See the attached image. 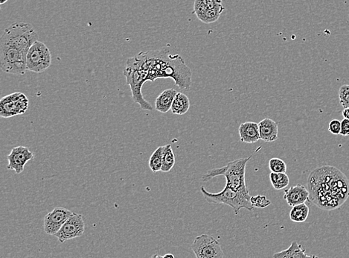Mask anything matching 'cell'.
Instances as JSON below:
<instances>
[{"mask_svg": "<svg viewBox=\"0 0 349 258\" xmlns=\"http://www.w3.org/2000/svg\"><path fill=\"white\" fill-rule=\"evenodd\" d=\"M309 201L321 209L332 211L349 197V180L335 166H322L310 173L308 178Z\"/></svg>", "mask_w": 349, "mask_h": 258, "instance_id": "cell-1", "label": "cell"}, {"mask_svg": "<svg viewBox=\"0 0 349 258\" xmlns=\"http://www.w3.org/2000/svg\"><path fill=\"white\" fill-rule=\"evenodd\" d=\"M37 40L38 34L29 23L17 22L6 28L0 43L2 71L13 75L26 74V57Z\"/></svg>", "mask_w": 349, "mask_h": 258, "instance_id": "cell-2", "label": "cell"}, {"mask_svg": "<svg viewBox=\"0 0 349 258\" xmlns=\"http://www.w3.org/2000/svg\"><path fill=\"white\" fill-rule=\"evenodd\" d=\"M143 71L146 81L172 79L181 90H188L192 83V73L182 56L171 55L168 50L141 52L133 57Z\"/></svg>", "mask_w": 349, "mask_h": 258, "instance_id": "cell-3", "label": "cell"}, {"mask_svg": "<svg viewBox=\"0 0 349 258\" xmlns=\"http://www.w3.org/2000/svg\"><path fill=\"white\" fill-rule=\"evenodd\" d=\"M251 158L252 155L248 158L235 160L223 167L210 169L202 175V180L206 182L216 177L223 175L227 180L225 186L239 192H249L246 185L245 174L246 166Z\"/></svg>", "mask_w": 349, "mask_h": 258, "instance_id": "cell-4", "label": "cell"}, {"mask_svg": "<svg viewBox=\"0 0 349 258\" xmlns=\"http://www.w3.org/2000/svg\"><path fill=\"white\" fill-rule=\"evenodd\" d=\"M200 191L207 203L228 205L233 208L235 214L243 208L249 211L255 208L251 204L249 192H239L227 186L218 194L208 192L204 186H201Z\"/></svg>", "mask_w": 349, "mask_h": 258, "instance_id": "cell-5", "label": "cell"}, {"mask_svg": "<svg viewBox=\"0 0 349 258\" xmlns=\"http://www.w3.org/2000/svg\"><path fill=\"white\" fill-rule=\"evenodd\" d=\"M124 74L127 80V85L130 87L134 102L138 104L142 109L145 111H152L153 107L144 99L142 93V88L145 82H147L146 76L137 66L133 57L127 60L124 68Z\"/></svg>", "mask_w": 349, "mask_h": 258, "instance_id": "cell-6", "label": "cell"}, {"mask_svg": "<svg viewBox=\"0 0 349 258\" xmlns=\"http://www.w3.org/2000/svg\"><path fill=\"white\" fill-rule=\"evenodd\" d=\"M51 55L45 43L37 40L29 49L26 57L27 71L41 74L51 66Z\"/></svg>", "mask_w": 349, "mask_h": 258, "instance_id": "cell-7", "label": "cell"}, {"mask_svg": "<svg viewBox=\"0 0 349 258\" xmlns=\"http://www.w3.org/2000/svg\"><path fill=\"white\" fill-rule=\"evenodd\" d=\"M191 248L196 258H224V251L219 241L208 234H201L196 237Z\"/></svg>", "mask_w": 349, "mask_h": 258, "instance_id": "cell-8", "label": "cell"}, {"mask_svg": "<svg viewBox=\"0 0 349 258\" xmlns=\"http://www.w3.org/2000/svg\"><path fill=\"white\" fill-rule=\"evenodd\" d=\"M29 105V99L24 93H12L2 98L0 115L3 118H10L23 114L27 111Z\"/></svg>", "mask_w": 349, "mask_h": 258, "instance_id": "cell-9", "label": "cell"}, {"mask_svg": "<svg viewBox=\"0 0 349 258\" xmlns=\"http://www.w3.org/2000/svg\"><path fill=\"white\" fill-rule=\"evenodd\" d=\"M84 231L85 223L83 215L73 213L54 237H57L59 242L63 243L65 241L82 237Z\"/></svg>", "mask_w": 349, "mask_h": 258, "instance_id": "cell-10", "label": "cell"}, {"mask_svg": "<svg viewBox=\"0 0 349 258\" xmlns=\"http://www.w3.org/2000/svg\"><path fill=\"white\" fill-rule=\"evenodd\" d=\"M73 212L62 207H57L48 213L43 220V229L49 235H55Z\"/></svg>", "mask_w": 349, "mask_h": 258, "instance_id": "cell-11", "label": "cell"}, {"mask_svg": "<svg viewBox=\"0 0 349 258\" xmlns=\"http://www.w3.org/2000/svg\"><path fill=\"white\" fill-rule=\"evenodd\" d=\"M34 157L33 152L26 147H17L11 151L7 156L9 165L7 169L20 174L24 169L25 165Z\"/></svg>", "mask_w": 349, "mask_h": 258, "instance_id": "cell-12", "label": "cell"}, {"mask_svg": "<svg viewBox=\"0 0 349 258\" xmlns=\"http://www.w3.org/2000/svg\"><path fill=\"white\" fill-rule=\"evenodd\" d=\"M310 194L308 188L302 184L291 186L285 191L284 199L291 207L305 203L309 200Z\"/></svg>", "mask_w": 349, "mask_h": 258, "instance_id": "cell-13", "label": "cell"}, {"mask_svg": "<svg viewBox=\"0 0 349 258\" xmlns=\"http://www.w3.org/2000/svg\"><path fill=\"white\" fill-rule=\"evenodd\" d=\"M240 140L246 144H255L261 140L258 123L254 122H246L240 125L238 128Z\"/></svg>", "mask_w": 349, "mask_h": 258, "instance_id": "cell-14", "label": "cell"}, {"mask_svg": "<svg viewBox=\"0 0 349 258\" xmlns=\"http://www.w3.org/2000/svg\"><path fill=\"white\" fill-rule=\"evenodd\" d=\"M258 128L261 140L264 142H274L278 140V125L272 119L269 118L263 119L258 123Z\"/></svg>", "mask_w": 349, "mask_h": 258, "instance_id": "cell-15", "label": "cell"}, {"mask_svg": "<svg viewBox=\"0 0 349 258\" xmlns=\"http://www.w3.org/2000/svg\"><path fill=\"white\" fill-rule=\"evenodd\" d=\"M177 92L176 90L167 89L160 93V96L156 99L155 108L157 111L161 113H167L171 109L173 102Z\"/></svg>", "mask_w": 349, "mask_h": 258, "instance_id": "cell-16", "label": "cell"}, {"mask_svg": "<svg viewBox=\"0 0 349 258\" xmlns=\"http://www.w3.org/2000/svg\"><path fill=\"white\" fill-rule=\"evenodd\" d=\"M273 258H319L316 255H308L302 245L294 241L291 246L284 251L275 253Z\"/></svg>", "mask_w": 349, "mask_h": 258, "instance_id": "cell-17", "label": "cell"}, {"mask_svg": "<svg viewBox=\"0 0 349 258\" xmlns=\"http://www.w3.org/2000/svg\"><path fill=\"white\" fill-rule=\"evenodd\" d=\"M190 108V100L183 93H177L171 106V111L174 114L183 115Z\"/></svg>", "mask_w": 349, "mask_h": 258, "instance_id": "cell-18", "label": "cell"}, {"mask_svg": "<svg viewBox=\"0 0 349 258\" xmlns=\"http://www.w3.org/2000/svg\"><path fill=\"white\" fill-rule=\"evenodd\" d=\"M309 207L305 203L292 207L290 212V218L294 222H304L306 221L309 215Z\"/></svg>", "mask_w": 349, "mask_h": 258, "instance_id": "cell-19", "label": "cell"}, {"mask_svg": "<svg viewBox=\"0 0 349 258\" xmlns=\"http://www.w3.org/2000/svg\"><path fill=\"white\" fill-rule=\"evenodd\" d=\"M222 6V0H195L194 6V14L198 17L208 9H215Z\"/></svg>", "mask_w": 349, "mask_h": 258, "instance_id": "cell-20", "label": "cell"}, {"mask_svg": "<svg viewBox=\"0 0 349 258\" xmlns=\"http://www.w3.org/2000/svg\"><path fill=\"white\" fill-rule=\"evenodd\" d=\"M163 153H164V147H159L154 151L149 159V167L153 172H157L161 171L163 166Z\"/></svg>", "mask_w": 349, "mask_h": 258, "instance_id": "cell-21", "label": "cell"}, {"mask_svg": "<svg viewBox=\"0 0 349 258\" xmlns=\"http://www.w3.org/2000/svg\"><path fill=\"white\" fill-rule=\"evenodd\" d=\"M175 155L171 145L164 146V153H163V166L162 172H168L175 165Z\"/></svg>", "mask_w": 349, "mask_h": 258, "instance_id": "cell-22", "label": "cell"}, {"mask_svg": "<svg viewBox=\"0 0 349 258\" xmlns=\"http://www.w3.org/2000/svg\"><path fill=\"white\" fill-rule=\"evenodd\" d=\"M224 10H225V8L222 5V6H218V7L215 8V9H208V10L205 11L204 13L197 17V18L201 20L202 23H207V24L213 23L219 19L221 13Z\"/></svg>", "mask_w": 349, "mask_h": 258, "instance_id": "cell-23", "label": "cell"}, {"mask_svg": "<svg viewBox=\"0 0 349 258\" xmlns=\"http://www.w3.org/2000/svg\"><path fill=\"white\" fill-rule=\"evenodd\" d=\"M269 180L274 189L276 190L285 189L290 183L289 177L286 173L271 172L269 174Z\"/></svg>", "mask_w": 349, "mask_h": 258, "instance_id": "cell-24", "label": "cell"}, {"mask_svg": "<svg viewBox=\"0 0 349 258\" xmlns=\"http://www.w3.org/2000/svg\"><path fill=\"white\" fill-rule=\"evenodd\" d=\"M269 168L271 172L275 173H286L287 164L283 160L278 158H271L269 161Z\"/></svg>", "mask_w": 349, "mask_h": 258, "instance_id": "cell-25", "label": "cell"}, {"mask_svg": "<svg viewBox=\"0 0 349 258\" xmlns=\"http://www.w3.org/2000/svg\"><path fill=\"white\" fill-rule=\"evenodd\" d=\"M250 201L254 208H265L271 205V202L264 195L251 197Z\"/></svg>", "mask_w": 349, "mask_h": 258, "instance_id": "cell-26", "label": "cell"}, {"mask_svg": "<svg viewBox=\"0 0 349 258\" xmlns=\"http://www.w3.org/2000/svg\"><path fill=\"white\" fill-rule=\"evenodd\" d=\"M339 102L344 109L349 108V85H342L339 90Z\"/></svg>", "mask_w": 349, "mask_h": 258, "instance_id": "cell-27", "label": "cell"}, {"mask_svg": "<svg viewBox=\"0 0 349 258\" xmlns=\"http://www.w3.org/2000/svg\"><path fill=\"white\" fill-rule=\"evenodd\" d=\"M328 131H329L332 135H340V121L338 120V119H333V120H331V122H330L329 125H328Z\"/></svg>", "mask_w": 349, "mask_h": 258, "instance_id": "cell-28", "label": "cell"}, {"mask_svg": "<svg viewBox=\"0 0 349 258\" xmlns=\"http://www.w3.org/2000/svg\"><path fill=\"white\" fill-rule=\"evenodd\" d=\"M340 135L342 136H349V119L344 118L341 121V132Z\"/></svg>", "mask_w": 349, "mask_h": 258, "instance_id": "cell-29", "label": "cell"}, {"mask_svg": "<svg viewBox=\"0 0 349 258\" xmlns=\"http://www.w3.org/2000/svg\"><path fill=\"white\" fill-rule=\"evenodd\" d=\"M342 116H343V117H345V119H349V108H345V109L343 110V111H342Z\"/></svg>", "mask_w": 349, "mask_h": 258, "instance_id": "cell-30", "label": "cell"}, {"mask_svg": "<svg viewBox=\"0 0 349 258\" xmlns=\"http://www.w3.org/2000/svg\"><path fill=\"white\" fill-rule=\"evenodd\" d=\"M163 257V258H175L174 254H171V253H168V254H165Z\"/></svg>", "mask_w": 349, "mask_h": 258, "instance_id": "cell-31", "label": "cell"}, {"mask_svg": "<svg viewBox=\"0 0 349 258\" xmlns=\"http://www.w3.org/2000/svg\"><path fill=\"white\" fill-rule=\"evenodd\" d=\"M151 258H163V256L159 255V254H155L151 257Z\"/></svg>", "mask_w": 349, "mask_h": 258, "instance_id": "cell-32", "label": "cell"}, {"mask_svg": "<svg viewBox=\"0 0 349 258\" xmlns=\"http://www.w3.org/2000/svg\"><path fill=\"white\" fill-rule=\"evenodd\" d=\"M6 2H8V0H0V4H5V3H6Z\"/></svg>", "mask_w": 349, "mask_h": 258, "instance_id": "cell-33", "label": "cell"}]
</instances>
